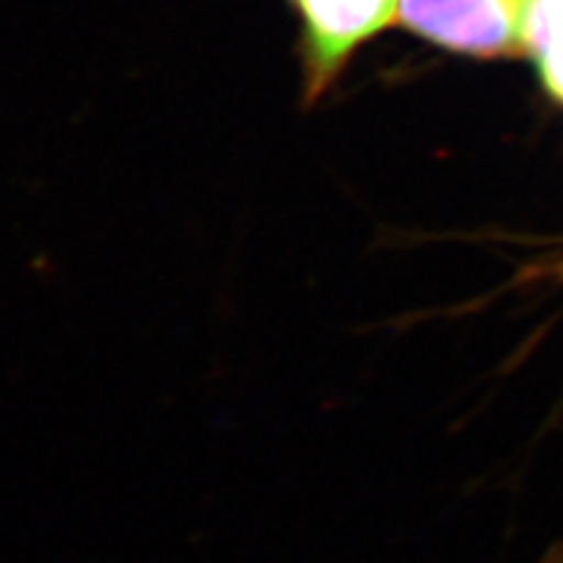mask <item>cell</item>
I'll use <instances>...</instances> for the list:
<instances>
[{
  "label": "cell",
  "instance_id": "obj_2",
  "mask_svg": "<svg viewBox=\"0 0 563 563\" xmlns=\"http://www.w3.org/2000/svg\"><path fill=\"white\" fill-rule=\"evenodd\" d=\"M298 19L302 104L311 108L342 79L365 42L397 19L399 0H287Z\"/></svg>",
  "mask_w": 563,
  "mask_h": 563
},
{
  "label": "cell",
  "instance_id": "obj_1",
  "mask_svg": "<svg viewBox=\"0 0 563 563\" xmlns=\"http://www.w3.org/2000/svg\"><path fill=\"white\" fill-rule=\"evenodd\" d=\"M534 0H399L397 21L426 42L470 58L530 55Z\"/></svg>",
  "mask_w": 563,
  "mask_h": 563
}]
</instances>
